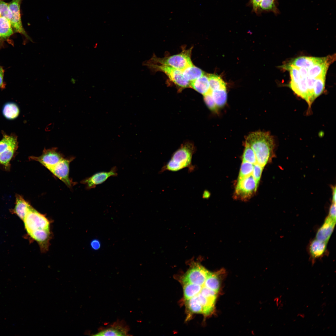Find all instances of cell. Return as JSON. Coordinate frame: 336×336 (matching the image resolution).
<instances>
[{
    "instance_id": "1",
    "label": "cell",
    "mask_w": 336,
    "mask_h": 336,
    "mask_svg": "<svg viewBox=\"0 0 336 336\" xmlns=\"http://www.w3.org/2000/svg\"><path fill=\"white\" fill-rule=\"evenodd\" d=\"M245 142L253 150L257 163L264 167L274 156V140L268 132L260 131L252 132L247 137Z\"/></svg>"
},
{
    "instance_id": "2",
    "label": "cell",
    "mask_w": 336,
    "mask_h": 336,
    "mask_svg": "<svg viewBox=\"0 0 336 336\" xmlns=\"http://www.w3.org/2000/svg\"><path fill=\"white\" fill-rule=\"evenodd\" d=\"M195 148L192 144L182 145L172 155L170 159L163 166L159 173L166 171L176 172L187 168L189 173L194 171L196 167L192 163Z\"/></svg>"
},
{
    "instance_id": "3",
    "label": "cell",
    "mask_w": 336,
    "mask_h": 336,
    "mask_svg": "<svg viewBox=\"0 0 336 336\" xmlns=\"http://www.w3.org/2000/svg\"><path fill=\"white\" fill-rule=\"evenodd\" d=\"M192 48L184 49L180 54L163 58H159L154 55L144 64H153L169 66L183 70L193 64L191 59Z\"/></svg>"
},
{
    "instance_id": "4",
    "label": "cell",
    "mask_w": 336,
    "mask_h": 336,
    "mask_svg": "<svg viewBox=\"0 0 336 336\" xmlns=\"http://www.w3.org/2000/svg\"><path fill=\"white\" fill-rule=\"evenodd\" d=\"M258 185L252 174L238 179L234 194V198L243 201L249 200L256 193Z\"/></svg>"
},
{
    "instance_id": "5",
    "label": "cell",
    "mask_w": 336,
    "mask_h": 336,
    "mask_svg": "<svg viewBox=\"0 0 336 336\" xmlns=\"http://www.w3.org/2000/svg\"><path fill=\"white\" fill-rule=\"evenodd\" d=\"M23 221L28 234L38 229L50 230L49 221L44 215L39 212L31 206Z\"/></svg>"
},
{
    "instance_id": "6",
    "label": "cell",
    "mask_w": 336,
    "mask_h": 336,
    "mask_svg": "<svg viewBox=\"0 0 336 336\" xmlns=\"http://www.w3.org/2000/svg\"><path fill=\"white\" fill-rule=\"evenodd\" d=\"M151 70L164 72L175 85L185 88L190 87V82L184 77L182 71L165 65L153 64H144Z\"/></svg>"
},
{
    "instance_id": "7",
    "label": "cell",
    "mask_w": 336,
    "mask_h": 336,
    "mask_svg": "<svg viewBox=\"0 0 336 336\" xmlns=\"http://www.w3.org/2000/svg\"><path fill=\"white\" fill-rule=\"evenodd\" d=\"M209 272L200 264L195 263L184 275L182 281L184 284L190 283L203 285Z\"/></svg>"
},
{
    "instance_id": "8",
    "label": "cell",
    "mask_w": 336,
    "mask_h": 336,
    "mask_svg": "<svg viewBox=\"0 0 336 336\" xmlns=\"http://www.w3.org/2000/svg\"><path fill=\"white\" fill-rule=\"evenodd\" d=\"M64 157L56 148L53 147L44 148L41 156H30L29 159L38 161L49 170Z\"/></svg>"
},
{
    "instance_id": "9",
    "label": "cell",
    "mask_w": 336,
    "mask_h": 336,
    "mask_svg": "<svg viewBox=\"0 0 336 336\" xmlns=\"http://www.w3.org/2000/svg\"><path fill=\"white\" fill-rule=\"evenodd\" d=\"M74 159V157H64L49 170L53 175L62 180L70 188H72L75 184L69 177L70 163Z\"/></svg>"
},
{
    "instance_id": "10",
    "label": "cell",
    "mask_w": 336,
    "mask_h": 336,
    "mask_svg": "<svg viewBox=\"0 0 336 336\" xmlns=\"http://www.w3.org/2000/svg\"><path fill=\"white\" fill-rule=\"evenodd\" d=\"M22 0H12L8 3L11 12L10 22L13 31L22 34L28 37L24 29L21 19L20 5Z\"/></svg>"
},
{
    "instance_id": "11",
    "label": "cell",
    "mask_w": 336,
    "mask_h": 336,
    "mask_svg": "<svg viewBox=\"0 0 336 336\" xmlns=\"http://www.w3.org/2000/svg\"><path fill=\"white\" fill-rule=\"evenodd\" d=\"M117 170V167L114 166L109 171L96 173L83 180L81 181V183L85 184L87 189L94 188L97 185L103 183L109 177L117 176L118 175Z\"/></svg>"
},
{
    "instance_id": "12",
    "label": "cell",
    "mask_w": 336,
    "mask_h": 336,
    "mask_svg": "<svg viewBox=\"0 0 336 336\" xmlns=\"http://www.w3.org/2000/svg\"><path fill=\"white\" fill-rule=\"evenodd\" d=\"M334 55L328 56L323 58L301 56L294 59L288 64L293 65L298 68L308 69L314 65L324 62L334 58Z\"/></svg>"
},
{
    "instance_id": "13",
    "label": "cell",
    "mask_w": 336,
    "mask_h": 336,
    "mask_svg": "<svg viewBox=\"0 0 336 336\" xmlns=\"http://www.w3.org/2000/svg\"><path fill=\"white\" fill-rule=\"evenodd\" d=\"M336 223V220L328 216L326 218L324 223L318 230L316 239L320 241L327 243L334 230Z\"/></svg>"
},
{
    "instance_id": "14",
    "label": "cell",
    "mask_w": 336,
    "mask_h": 336,
    "mask_svg": "<svg viewBox=\"0 0 336 336\" xmlns=\"http://www.w3.org/2000/svg\"><path fill=\"white\" fill-rule=\"evenodd\" d=\"M50 234V230L38 229L31 232L28 235L32 239L37 242L41 250L44 252L46 251L48 248Z\"/></svg>"
},
{
    "instance_id": "15",
    "label": "cell",
    "mask_w": 336,
    "mask_h": 336,
    "mask_svg": "<svg viewBox=\"0 0 336 336\" xmlns=\"http://www.w3.org/2000/svg\"><path fill=\"white\" fill-rule=\"evenodd\" d=\"M31 206L30 204L22 196L17 194L16 195L15 207L10 211L12 213L16 214L23 221Z\"/></svg>"
},
{
    "instance_id": "16",
    "label": "cell",
    "mask_w": 336,
    "mask_h": 336,
    "mask_svg": "<svg viewBox=\"0 0 336 336\" xmlns=\"http://www.w3.org/2000/svg\"><path fill=\"white\" fill-rule=\"evenodd\" d=\"M335 59H332L321 63L314 65L307 69V76L314 78L325 77L329 66Z\"/></svg>"
},
{
    "instance_id": "17",
    "label": "cell",
    "mask_w": 336,
    "mask_h": 336,
    "mask_svg": "<svg viewBox=\"0 0 336 336\" xmlns=\"http://www.w3.org/2000/svg\"><path fill=\"white\" fill-rule=\"evenodd\" d=\"M126 327L121 324H115L109 328L100 330L95 336H125L128 334Z\"/></svg>"
},
{
    "instance_id": "18",
    "label": "cell",
    "mask_w": 336,
    "mask_h": 336,
    "mask_svg": "<svg viewBox=\"0 0 336 336\" xmlns=\"http://www.w3.org/2000/svg\"><path fill=\"white\" fill-rule=\"evenodd\" d=\"M14 31L9 21L6 18L0 16V48L4 42L13 35Z\"/></svg>"
},
{
    "instance_id": "19",
    "label": "cell",
    "mask_w": 336,
    "mask_h": 336,
    "mask_svg": "<svg viewBox=\"0 0 336 336\" xmlns=\"http://www.w3.org/2000/svg\"><path fill=\"white\" fill-rule=\"evenodd\" d=\"M190 87L204 95L210 91L208 75L205 74L190 82Z\"/></svg>"
},
{
    "instance_id": "20",
    "label": "cell",
    "mask_w": 336,
    "mask_h": 336,
    "mask_svg": "<svg viewBox=\"0 0 336 336\" xmlns=\"http://www.w3.org/2000/svg\"><path fill=\"white\" fill-rule=\"evenodd\" d=\"M326 245L327 243L316 239L313 240L309 246V251L311 256L315 259L322 256L326 250Z\"/></svg>"
},
{
    "instance_id": "21",
    "label": "cell",
    "mask_w": 336,
    "mask_h": 336,
    "mask_svg": "<svg viewBox=\"0 0 336 336\" xmlns=\"http://www.w3.org/2000/svg\"><path fill=\"white\" fill-rule=\"evenodd\" d=\"M182 72L184 78L190 83L204 74L202 70L193 64L182 70Z\"/></svg>"
},
{
    "instance_id": "22",
    "label": "cell",
    "mask_w": 336,
    "mask_h": 336,
    "mask_svg": "<svg viewBox=\"0 0 336 336\" xmlns=\"http://www.w3.org/2000/svg\"><path fill=\"white\" fill-rule=\"evenodd\" d=\"M268 12H272L275 14L279 13L276 0L261 1L259 8L258 16L260 15L262 13Z\"/></svg>"
},
{
    "instance_id": "23",
    "label": "cell",
    "mask_w": 336,
    "mask_h": 336,
    "mask_svg": "<svg viewBox=\"0 0 336 336\" xmlns=\"http://www.w3.org/2000/svg\"><path fill=\"white\" fill-rule=\"evenodd\" d=\"M18 144L13 145L0 153V164L3 165L6 169L10 167V161L17 148Z\"/></svg>"
},
{
    "instance_id": "24",
    "label": "cell",
    "mask_w": 336,
    "mask_h": 336,
    "mask_svg": "<svg viewBox=\"0 0 336 336\" xmlns=\"http://www.w3.org/2000/svg\"><path fill=\"white\" fill-rule=\"evenodd\" d=\"M211 91L216 90L226 89V84L222 78L215 74L207 75Z\"/></svg>"
},
{
    "instance_id": "25",
    "label": "cell",
    "mask_w": 336,
    "mask_h": 336,
    "mask_svg": "<svg viewBox=\"0 0 336 336\" xmlns=\"http://www.w3.org/2000/svg\"><path fill=\"white\" fill-rule=\"evenodd\" d=\"M219 273L209 272L203 285L208 288L217 293L220 287Z\"/></svg>"
},
{
    "instance_id": "26",
    "label": "cell",
    "mask_w": 336,
    "mask_h": 336,
    "mask_svg": "<svg viewBox=\"0 0 336 336\" xmlns=\"http://www.w3.org/2000/svg\"><path fill=\"white\" fill-rule=\"evenodd\" d=\"M211 94L218 109L226 104L227 98L226 89L213 91H211Z\"/></svg>"
},
{
    "instance_id": "27",
    "label": "cell",
    "mask_w": 336,
    "mask_h": 336,
    "mask_svg": "<svg viewBox=\"0 0 336 336\" xmlns=\"http://www.w3.org/2000/svg\"><path fill=\"white\" fill-rule=\"evenodd\" d=\"M19 110L16 105L13 103H8L4 106L2 113L7 119H13L18 116Z\"/></svg>"
},
{
    "instance_id": "28",
    "label": "cell",
    "mask_w": 336,
    "mask_h": 336,
    "mask_svg": "<svg viewBox=\"0 0 336 336\" xmlns=\"http://www.w3.org/2000/svg\"><path fill=\"white\" fill-rule=\"evenodd\" d=\"M184 284V295L186 300L198 294L200 292L203 285L190 283Z\"/></svg>"
},
{
    "instance_id": "29",
    "label": "cell",
    "mask_w": 336,
    "mask_h": 336,
    "mask_svg": "<svg viewBox=\"0 0 336 336\" xmlns=\"http://www.w3.org/2000/svg\"><path fill=\"white\" fill-rule=\"evenodd\" d=\"M242 161L250 162L253 164L257 163L254 152L250 146L245 142V149L242 156Z\"/></svg>"
},
{
    "instance_id": "30",
    "label": "cell",
    "mask_w": 336,
    "mask_h": 336,
    "mask_svg": "<svg viewBox=\"0 0 336 336\" xmlns=\"http://www.w3.org/2000/svg\"><path fill=\"white\" fill-rule=\"evenodd\" d=\"M17 143L16 137L13 135H4L0 141V153L11 146Z\"/></svg>"
},
{
    "instance_id": "31",
    "label": "cell",
    "mask_w": 336,
    "mask_h": 336,
    "mask_svg": "<svg viewBox=\"0 0 336 336\" xmlns=\"http://www.w3.org/2000/svg\"><path fill=\"white\" fill-rule=\"evenodd\" d=\"M187 304L190 310L193 313L203 314V308L197 296L187 300Z\"/></svg>"
},
{
    "instance_id": "32",
    "label": "cell",
    "mask_w": 336,
    "mask_h": 336,
    "mask_svg": "<svg viewBox=\"0 0 336 336\" xmlns=\"http://www.w3.org/2000/svg\"><path fill=\"white\" fill-rule=\"evenodd\" d=\"M282 68L289 70L291 77V81L290 83H297L301 79V77L298 67L293 65L287 64L283 66Z\"/></svg>"
},
{
    "instance_id": "33",
    "label": "cell",
    "mask_w": 336,
    "mask_h": 336,
    "mask_svg": "<svg viewBox=\"0 0 336 336\" xmlns=\"http://www.w3.org/2000/svg\"><path fill=\"white\" fill-rule=\"evenodd\" d=\"M254 164L249 162L242 161L238 179L246 177L252 174Z\"/></svg>"
},
{
    "instance_id": "34",
    "label": "cell",
    "mask_w": 336,
    "mask_h": 336,
    "mask_svg": "<svg viewBox=\"0 0 336 336\" xmlns=\"http://www.w3.org/2000/svg\"><path fill=\"white\" fill-rule=\"evenodd\" d=\"M325 77H319L316 79L314 85V93L316 98L323 92L325 87Z\"/></svg>"
},
{
    "instance_id": "35",
    "label": "cell",
    "mask_w": 336,
    "mask_h": 336,
    "mask_svg": "<svg viewBox=\"0 0 336 336\" xmlns=\"http://www.w3.org/2000/svg\"><path fill=\"white\" fill-rule=\"evenodd\" d=\"M0 16L7 19L10 22L11 18V12L8 3L0 0Z\"/></svg>"
},
{
    "instance_id": "36",
    "label": "cell",
    "mask_w": 336,
    "mask_h": 336,
    "mask_svg": "<svg viewBox=\"0 0 336 336\" xmlns=\"http://www.w3.org/2000/svg\"><path fill=\"white\" fill-rule=\"evenodd\" d=\"M203 96L204 101L207 106L210 110L214 111H216L218 109L212 96L211 92H209Z\"/></svg>"
},
{
    "instance_id": "37",
    "label": "cell",
    "mask_w": 336,
    "mask_h": 336,
    "mask_svg": "<svg viewBox=\"0 0 336 336\" xmlns=\"http://www.w3.org/2000/svg\"><path fill=\"white\" fill-rule=\"evenodd\" d=\"M264 168V167L258 163L254 164L252 175L258 184H259Z\"/></svg>"
},
{
    "instance_id": "38",
    "label": "cell",
    "mask_w": 336,
    "mask_h": 336,
    "mask_svg": "<svg viewBox=\"0 0 336 336\" xmlns=\"http://www.w3.org/2000/svg\"><path fill=\"white\" fill-rule=\"evenodd\" d=\"M202 295L205 297H216L217 293L214 291L207 288L203 285L200 293Z\"/></svg>"
},
{
    "instance_id": "39",
    "label": "cell",
    "mask_w": 336,
    "mask_h": 336,
    "mask_svg": "<svg viewBox=\"0 0 336 336\" xmlns=\"http://www.w3.org/2000/svg\"><path fill=\"white\" fill-rule=\"evenodd\" d=\"M262 0H249L247 5L252 8V12L257 15H258L259 4Z\"/></svg>"
},
{
    "instance_id": "40",
    "label": "cell",
    "mask_w": 336,
    "mask_h": 336,
    "mask_svg": "<svg viewBox=\"0 0 336 336\" xmlns=\"http://www.w3.org/2000/svg\"><path fill=\"white\" fill-rule=\"evenodd\" d=\"M328 216L336 219V203H332L329 208Z\"/></svg>"
},
{
    "instance_id": "41",
    "label": "cell",
    "mask_w": 336,
    "mask_h": 336,
    "mask_svg": "<svg viewBox=\"0 0 336 336\" xmlns=\"http://www.w3.org/2000/svg\"><path fill=\"white\" fill-rule=\"evenodd\" d=\"M91 245L93 249L95 250H97L100 248V243L98 240L95 239L93 240L91 242Z\"/></svg>"
},
{
    "instance_id": "42",
    "label": "cell",
    "mask_w": 336,
    "mask_h": 336,
    "mask_svg": "<svg viewBox=\"0 0 336 336\" xmlns=\"http://www.w3.org/2000/svg\"><path fill=\"white\" fill-rule=\"evenodd\" d=\"M299 71L301 78L307 76V69L304 68H298Z\"/></svg>"
},
{
    "instance_id": "43",
    "label": "cell",
    "mask_w": 336,
    "mask_h": 336,
    "mask_svg": "<svg viewBox=\"0 0 336 336\" xmlns=\"http://www.w3.org/2000/svg\"><path fill=\"white\" fill-rule=\"evenodd\" d=\"M4 72V70L0 72V88H2L5 86L3 82Z\"/></svg>"
},
{
    "instance_id": "44",
    "label": "cell",
    "mask_w": 336,
    "mask_h": 336,
    "mask_svg": "<svg viewBox=\"0 0 336 336\" xmlns=\"http://www.w3.org/2000/svg\"><path fill=\"white\" fill-rule=\"evenodd\" d=\"M332 203H336V189L335 186H333L332 187Z\"/></svg>"
},
{
    "instance_id": "45",
    "label": "cell",
    "mask_w": 336,
    "mask_h": 336,
    "mask_svg": "<svg viewBox=\"0 0 336 336\" xmlns=\"http://www.w3.org/2000/svg\"><path fill=\"white\" fill-rule=\"evenodd\" d=\"M2 68L0 66V72L3 71Z\"/></svg>"
},
{
    "instance_id": "46",
    "label": "cell",
    "mask_w": 336,
    "mask_h": 336,
    "mask_svg": "<svg viewBox=\"0 0 336 336\" xmlns=\"http://www.w3.org/2000/svg\"></svg>"
}]
</instances>
